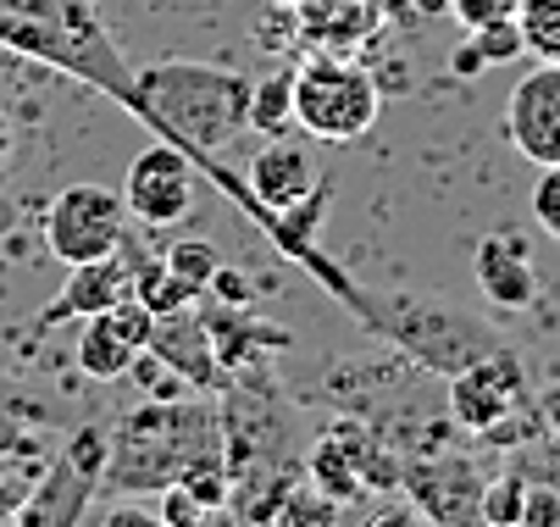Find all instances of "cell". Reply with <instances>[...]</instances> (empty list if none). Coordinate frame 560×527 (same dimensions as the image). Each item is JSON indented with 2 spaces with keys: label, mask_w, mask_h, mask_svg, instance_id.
<instances>
[{
  "label": "cell",
  "mask_w": 560,
  "mask_h": 527,
  "mask_svg": "<svg viewBox=\"0 0 560 527\" xmlns=\"http://www.w3.org/2000/svg\"><path fill=\"white\" fill-rule=\"evenodd\" d=\"M128 106H139L150 128H162L173 144H184L189 162L211 167L217 150L250 128V79L206 61H162L133 79Z\"/></svg>",
  "instance_id": "1"
},
{
  "label": "cell",
  "mask_w": 560,
  "mask_h": 527,
  "mask_svg": "<svg viewBox=\"0 0 560 527\" xmlns=\"http://www.w3.org/2000/svg\"><path fill=\"white\" fill-rule=\"evenodd\" d=\"M350 312H361V323L399 344V355H411L417 366L439 372V378H450V372L471 366V361H483L494 355L505 339L489 328V323H477L455 306H439V300H411V294H399V300H383V294H361Z\"/></svg>",
  "instance_id": "2"
},
{
  "label": "cell",
  "mask_w": 560,
  "mask_h": 527,
  "mask_svg": "<svg viewBox=\"0 0 560 527\" xmlns=\"http://www.w3.org/2000/svg\"><path fill=\"white\" fill-rule=\"evenodd\" d=\"M383 112V95H377V79L366 67L345 61L339 50H323V56H305L294 67V122L323 139V144H355L372 133Z\"/></svg>",
  "instance_id": "3"
},
{
  "label": "cell",
  "mask_w": 560,
  "mask_h": 527,
  "mask_svg": "<svg viewBox=\"0 0 560 527\" xmlns=\"http://www.w3.org/2000/svg\"><path fill=\"white\" fill-rule=\"evenodd\" d=\"M189 422L184 400H155V411L133 417L122 438L106 449V483L112 489H167L195 456L222 444H178V428Z\"/></svg>",
  "instance_id": "4"
},
{
  "label": "cell",
  "mask_w": 560,
  "mask_h": 527,
  "mask_svg": "<svg viewBox=\"0 0 560 527\" xmlns=\"http://www.w3.org/2000/svg\"><path fill=\"white\" fill-rule=\"evenodd\" d=\"M122 229H128V206H122V195H112L101 184H72L45 211V245L67 267L117 256L122 250Z\"/></svg>",
  "instance_id": "5"
},
{
  "label": "cell",
  "mask_w": 560,
  "mask_h": 527,
  "mask_svg": "<svg viewBox=\"0 0 560 527\" xmlns=\"http://www.w3.org/2000/svg\"><path fill=\"white\" fill-rule=\"evenodd\" d=\"M444 406H450V422L460 433H494L500 422L522 417L533 406V389H527V372H522L516 350L500 344L494 355L450 372L444 378Z\"/></svg>",
  "instance_id": "6"
},
{
  "label": "cell",
  "mask_w": 560,
  "mask_h": 527,
  "mask_svg": "<svg viewBox=\"0 0 560 527\" xmlns=\"http://www.w3.org/2000/svg\"><path fill=\"white\" fill-rule=\"evenodd\" d=\"M305 472L339 505L355 500L361 489H399V456H388L383 438H372L355 422H339V428H328L323 438H316L311 456H305Z\"/></svg>",
  "instance_id": "7"
},
{
  "label": "cell",
  "mask_w": 560,
  "mask_h": 527,
  "mask_svg": "<svg viewBox=\"0 0 560 527\" xmlns=\"http://www.w3.org/2000/svg\"><path fill=\"white\" fill-rule=\"evenodd\" d=\"M122 206L144 222V229H173L195 211V167H189V150L162 139L139 150L122 173Z\"/></svg>",
  "instance_id": "8"
},
{
  "label": "cell",
  "mask_w": 560,
  "mask_h": 527,
  "mask_svg": "<svg viewBox=\"0 0 560 527\" xmlns=\"http://www.w3.org/2000/svg\"><path fill=\"white\" fill-rule=\"evenodd\" d=\"M505 133L533 167H560V61L522 72L505 101Z\"/></svg>",
  "instance_id": "9"
},
{
  "label": "cell",
  "mask_w": 560,
  "mask_h": 527,
  "mask_svg": "<svg viewBox=\"0 0 560 527\" xmlns=\"http://www.w3.org/2000/svg\"><path fill=\"white\" fill-rule=\"evenodd\" d=\"M323 184L328 178H323V167H316V156L305 144L283 139V133L261 144V156L250 162V178H245V189H250V200L261 211V229H278V216L289 206H300L305 195H316Z\"/></svg>",
  "instance_id": "10"
},
{
  "label": "cell",
  "mask_w": 560,
  "mask_h": 527,
  "mask_svg": "<svg viewBox=\"0 0 560 527\" xmlns=\"http://www.w3.org/2000/svg\"><path fill=\"white\" fill-rule=\"evenodd\" d=\"M483 483L489 478H477L471 461L460 456H411V461H399V489H406L417 500L422 516L433 522H466L483 511Z\"/></svg>",
  "instance_id": "11"
},
{
  "label": "cell",
  "mask_w": 560,
  "mask_h": 527,
  "mask_svg": "<svg viewBox=\"0 0 560 527\" xmlns=\"http://www.w3.org/2000/svg\"><path fill=\"white\" fill-rule=\"evenodd\" d=\"M133 267H139V256H133L128 245H122L117 256H106V261H78V267H67V283H61V294L50 300V306L39 312V328L84 323V317L117 306V300L133 289Z\"/></svg>",
  "instance_id": "12"
},
{
  "label": "cell",
  "mask_w": 560,
  "mask_h": 527,
  "mask_svg": "<svg viewBox=\"0 0 560 527\" xmlns=\"http://www.w3.org/2000/svg\"><path fill=\"white\" fill-rule=\"evenodd\" d=\"M471 272L477 289L494 312H533L538 306V272H533V250L522 234H489L471 250Z\"/></svg>",
  "instance_id": "13"
},
{
  "label": "cell",
  "mask_w": 560,
  "mask_h": 527,
  "mask_svg": "<svg viewBox=\"0 0 560 527\" xmlns=\"http://www.w3.org/2000/svg\"><path fill=\"white\" fill-rule=\"evenodd\" d=\"M150 355H162V361L178 372V378H184L195 395H217V389H222V378H228L222 361H217V350H211V333H206V323H200V312H195V306L155 317Z\"/></svg>",
  "instance_id": "14"
},
{
  "label": "cell",
  "mask_w": 560,
  "mask_h": 527,
  "mask_svg": "<svg viewBox=\"0 0 560 527\" xmlns=\"http://www.w3.org/2000/svg\"><path fill=\"white\" fill-rule=\"evenodd\" d=\"M388 17V0H294V23L311 45L323 50H350L372 39Z\"/></svg>",
  "instance_id": "15"
},
{
  "label": "cell",
  "mask_w": 560,
  "mask_h": 527,
  "mask_svg": "<svg viewBox=\"0 0 560 527\" xmlns=\"http://www.w3.org/2000/svg\"><path fill=\"white\" fill-rule=\"evenodd\" d=\"M195 312H200V323H206V333H211V350H217L222 372H238V366H245L256 350H267V344H289V333L256 323L250 306H228V300H206V294H200Z\"/></svg>",
  "instance_id": "16"
},
{
  "label": "cell",
  "mask_w": 560,
  "mask_h": 527,
  "mask_svg": "<svg viewBox=\"0 0 560 527\" xmlns=\"http://www.w3.org/2000/svg\"><path fill=\"white\" fill-rule=\"evenodd\" d=\"M133 355H139V344L112 323V312L84 317V339H78V366H84L90 378H101V384L128 378V372H133Z\"/></svg>",
  "instance_id": "17"
},
{
  "label": "cell",
  "mask_w": 560,
  "mask_h": 527,
  "mask_svg": "<svg viewBox=\"0 0 560 527\" xmlns=\"http://www.w3.org/2000/svg\"><path fill=\"white\" fill-rule=\"evenodd\" d=\"M289 122H294V67L250 84V128L278 139V133H289Z\"/></svg>",
  "instance_id": "18"
},
{
  "label": "cell",
  "mask_w": 560,
  "mask_h": 527,
  "mask_svg": "<svg viewBox=\"0 0 560 527\" xmlns=\"http://www.w3.org/2000/svg\"><path fill=\"white\" fill-rule=\"evenodd\" d=\"M516 28L533 61H560V0H516Z\"/></svg>",
  "instance_id": "19"
},
{
  "label": "cell",
  "mask_w": 560,
  "mask_h": 527,
  "mask_svg": "<svg viewBox=\"0 0 560 527\" xmlns=\"http://www.w3.org/2000/svg\"><path fill=\"white\" fill-rule=\"evenodd\" d=\"M162 261H167V272H173L178 283H189L195 294H206L228 256H222L211 239H178V245H167V256H162Z\"/></svg>",
  "instance_id": "20"
},
{
  "label": "cell",
  "mask_w": 560,
  "mask_h": 527,
  "mask_svg": "<svg viewBox=\"0 0 560 527\" xmlns=\"http://www.w3.org/2000/svg\"><path fill=\"white\" fill-rule=\"evenodd\" d=\"M133 294L144 300V306H150L155 317L184 312V306H195V300H200L189 283H178V278L167 272V261H162V267H144V256H139V267H133Z\"/></svg>",
  "instance_id": "21"
},
{
  "label": "cell",
  "mask_w": 560,
  "mask_h": 527,
  "mask_svg": "<svg viewBox=\"0 0 560 527\" xmlns=\"http://www.w3.org/2000/svg\"><path fill=\"white\" fill-rule=\"evenodd\" d=\"M522 500H527V478H522V472H500V478L483 483V511H477V516L516 527V522H522Z\"/></svg>",
  "instance_id": "22"
},
{
  "label": "cell",
  "mask_w": 560,
  "mask_h": 527,
  "mask_svg": "<svg viewBox=\"0 0 560 527\" xmlns=\"http://www.w3.org/2000/svg\"><path fill=\"white\" fill-rule=\"evenodd\" d=\"M471 39H477V50H483V61H489V67H494V61H516V56H527L516 17H500V23L471 28Z\"/></svg>",
  "instance_id": "23"
},
{
  "label": "cell",
  "mask_w": 560,
  "mask_h": 527,
  "mask_svg": "<svg viewBox=\"0 0 560 527\" xmlns=\"http://www.w3.org/2000/svg\"><path fill=\"white\" fill-rule=\"evenodd\" d=\"M533 222L560 245V167H538V184H533Z\"/></svg>",
  "instance_id": "24"
},
{
  "label": "cell",
  "mask_w": 560,
  "mask_h": 527,
  "mask_svg": "<svg viewBox=\"0 0 560 527\" xmlns=\"http://www.w3.org/2000/svg\"><path fill=\"white\" fill-rule=\"evenodd\" d=\"M522 527H560V483H533V478H527Z\"/></svg>",
  "instance_id": "25"
},
{
  "label": "cell",
  "mask_w": 560,
  "mask_h": 527,
  "mask_svg": "<svg viewBox=\"0 0 560 527\" xmlns=\"http://www.w3.org/2000/svg\"><path fill=\"white\" fill-rule=\"evenodd\" d=\"M155 516H162V522H173V527H195V522H211V511L184 489V483H167L162 489V511H155Z\"/></svg>",
  "instance_id": "26"
},
{
  "label": "cell",
  "mask_w": 560,
  "mask_h": 527,
  "mask_svg": "<svg viewBox=\"0 0 560 527\" xmlns=\"http://www.w3.org/2000/svg\"><path fill=\"white\" fill-rule=\"evenodd\" d=\"M450 12H455L466 28H483V23L516 17V0H450Z\"/></svg>",
  "instance_id": "27"
},
{
  "label": "cell",
  "mask_w": 560,
  "mask_h": 527,
  "mask_svg": "<svg viewBox=\"0 0 560 527\" xmlns=\"http://www.w3.org/2000/svg\"><path fill=\"white\" fill-rule=\"evenodd\" d=\"M206 294H211V300H228V306H256V289L245 283V272H238L233 261H222V272L211 278Z\"/></svg>",
  "instance_id": "28"
},
{
  "label": "cell",
  "mask_w": 560,
  "mask_h": 527,
  "mask_svg": "<svg viewBox=\"0 0 560 527\" xmlns=\"http://www.w3.org/2000/svg\"><path fill=\"white\" fill-rule=\"evenodd\" d=\"M489 61H483V50H477V39H466L460 50H455V72H483Z\"/></svg>",
  "instance_id": "29"
},
{
  "label": "cell",
  "mask_w": 560,
  "mask_h": 527,
  "mask_svg": "<svg viewBox=\"0 0 560 527\" xmlns=\"http://www.w3.org/2000/svg\"><path fill=\"white\" fill-rule=\"evenodd\" d=\"M7 156H12V122L0 117V167H7Z\"/></svg>",
  "instance_id": "30"
},
{
  "label": "cell",
  "mask_w": 560,
  "mask_h": 527,
  "mask_svg": "<svg viewBox=\"0 0 560 527\" xmlns=\"http://www.w3.org/2000/svg\"><path fill=\"white\" fill-rule=\"evenodd\" d=\"M0 184H7V167H0Z\"/></svg>",
  "instance_id": "31"
}]
</instances>
